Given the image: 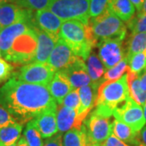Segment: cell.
<instances>
[{"instance_id":"cell-39","label":"cell","mask_w":146,"mask_h":146,"mask_svg":"<svg viewBox=\"0 0 146 146\" xmlns=\"http://www.w3.org/2000/svg\"><path fill=\"white\" fill-rule=\"evenodd\" d=\"M131 3L133 4V6L135 7V8H136L137 12L141 13L142 8H143V5H144V2L145 0H130Z\"/></svg>"},{"instance_id":"cell-12","label":"cell","mask_w":146,"mask_h":146,"mask_svg":"<svg viewBox=\"0 0 146 146\" xmlns=\"http://www.w3.org/2000/svg\"><path fill=\"white\" fill-rule=\"evenodd\" d=\"M34 23L41 29L52 37L54 42L59 39V31L63 25V20L54 14L49 9L39 10L34 13Z\"/></svg>"},{"instance_id":"cell-21","label":"cell","mask_w":146,"mask_h":146,"mask_svg":"<svg viewBox=\"0 0 146 146\" xmlns=\"http://www.w3.org/2000/svg\"><path fill=\"white\" fill-rule=\"evenodd\" d=\"M112 134L120 141L130 145L138 146L141 145L139 137L140 132H136L129 126L116 119L113 120L112 123Z\"/></svg>"},{"instance_id":"cell-30","label":"cell","mask_w":146,"mask_h":146,"mask_svg":"<svg viewBox=\"0 0 146 146\" xmlns=\"http://www.w3.org/2000/svg\"><path fill=\"white\" fill-rule=\"evenodd\" d=\"M112 0H89V18L94 19L104 14L111 7Z\"/></svg>"},{"instance_id":"cell-5","label":"cell","mask_w":146,"mask_h":146,"mask_svg":"<svg viewBox=\"0 0 146 146\" xmlns=\"http://www.w3.org/2000/svg\"><path fill=\"white\" fill-rule=\"evenodd\" d=\"M36 26L28 29L14 41L4 59L14 64H27L33 61L37 44Z\"/></svg>"},{"instance_id":"cell-22","label":"cell","mask_w":146,"mask_h":146,"mask_svg":"<svg viewBox=\"0 0 146 146\" xmlns=\"http://www.w3.org/2000/svg\"><path fill=\"white\" fill-rule=\"evenodd\" d=\"M86 67L92 84L98 89L102 83V80L106 69L98 55L95 52L91 53L86 59Z\"/></svg>"},{"instance_id":"cell-42","label":"cell","mask_w":146,"mask_h":146,"mask_svg":"<svg viewBox=\"0 0 146 146\" xmlns=\"http://www.w3.org/2000/svg\"><path fill=\"white\" fill-rule=\"evenodd\" d=\"M17 146H29V144L27 143V141H25V137H21L19 141H17Z\"/></svg>"},{"instance_id":"cell-33","label":"cell","mask_w":146,"mask_h":146,"mask_svg":"<svg viewBox=\"0 0 146 146\" xmlns=\"http://www.w3.org/2000/svg\"><path fill=\"white\" fill-rule=\"evenodd\" d=\"M50 0H21L20 7L31 11H39L48 9Z\"/></svg>"},{"instance_id":"cell-14","label":"cell","mask_w":146,"mask_h":146,"mask_svg":"<svg viewBox=\"0 0 146 146\" xmlns=\"http://www.w3.org/2000/svg\"><path fill=\"white\" fill-rule=\"evenodd\" d=\"M76 57V55L74 54L71 47L59 38L55 43L47 63L54 68L55 72H60L72 63Z\"/></svg>"},{"instance_id":"cell-38","label":"cell","mask_w":146,"mask_h":146,"mask_svg":"<svg viewBox=\"0 0 146 146\" xmlns=\"http://www.w3.org/2000/svg\"><path fill=\"white\" fill-rule=\"evenodd\" d=\"M102 146H133L130 145L128 144H127L123 141H120L119 139H118L116 136H115L113 134H111L110 136L107 138V140L103 143V145Z\"/></svg>"},{"instance_id":"cell-13","label":"cell","mask_w":146,"mask_h":146,"mask_svg":"<svg viewBox=\"0 0 146 146\" xmlns=\"http://www.w3.org/2000/svg\"><path fill=\"white\" fill-rule=\"evenodd\" d=\"M60 72L69 80L73 89H79L92 83L84 60L78 56L76 57L70 65Z\"/></svg>"},{"instance_id":"cell-44","label":"cell","mask_w":146,"mask_h":146,"mask_svg":"<svg viewBox=\"0 0 146 146\" xmlns=\"http://www.w3.org/2000/svg\"><path fill=\"white\" fill-rule=\"evenodd\" d=\"M143 110H144V115H145V121H146V102L145 105L143 106Z\"/></svg>"},{"instance_id":"cell-49","label":"cell","mask_w":146,"mask_h":146,"mask_svg":"<svg viewBox=\"0 0 146 146\" xmlns=\"http://www.w3.org/2000/svg\"><path fill=\"white\" fill-rule=\"evenodd\" d=\"M138 146H144L143 145H138Z\"/></svg>"},{"instance_id":"cell-7","label":"cell","mask_w":146,"mask_h":146,"mask_svg":"<svg viewBox=\"0 0 146 146\" xmlns=\"http://www.w3.org/2000/svg\"><path fill=\"white\" fill-rule=\"evenodd\" d=\"M111 118L95 113L94 110L84 121L81 129L85 133L89 146H102L112 134Z\"/></svg>"},{"instance_id":"cell-23","label":"cell","mask_w":146,"mask_h":146,"mask_svg":"<svg viewBox=\"0 0 146 146\" xmlns=\"http://www.w3.org/2000/svg\"><path fill=\"white\" fill-rule=\"evenodd\" d=\"M127 76L130 97L136 103L143 106L146 102V92L141 88L140 76L128 69L127 72Z\"/></svg>"},{"instance_id":"cell-36","label":"cell","mask_w":146,"mask_h":146,"mask_svg":"<svg viewBox=\"0 0 146 146\" xmlns=\"http://www.w3.org/2000/svg\"><path fill=\"white\" fill-rule=\"evenodd\" d=\"M19 123L7 110L0 106V127Z\"/></svg>"},{"instance_id":"cell-37","label":"cell","mask_w":146,"mask_h":146,"mask_svg":"<svg viewBox=\"0 0 146 146\" xmlns=\"http://www.w3.org/2000/svg\"><path fill=\"white\" fill-rule=\"evenodd\" d=\"M43 146H63V136L61 133H57L50 138L46 139Z\"/></svg>"},{"instance_id":"cell-29","label":"cell","mask_w":146,"mask_h":146,"mask_svg":"<svg viewBox=\"0 0 146 146\" xmlns=\"http://www.w3.org/2000/svg\"><path fill=\"white\" fill-rule=\"evenodd\" d=\"M24 137L29 146H43V138L38 129L34 119L26 123Z\"/></svg>"},{"instance_id":"cell-43","label":"cell","mask_w":146,"mask_h":146,"mask_svg":"<svg viewBox=\"0 0 146 146\" xmlns=\"http://www.w3.org/2000/svg\"><path fill=\"white\" fill-rule=\"evenodd\" d=\"M145 12H146V0H145V2H144L143 8H142V11H141V13H145Z\"/></svg>"},{"instance_id":"cell-27","label":"cell","mask_w":146,"mask_h":146,"mask_svg":"<svg viewBox=\"0 0 146 146\" xmlns=\"http://www.w3.org/2000/svg\"><path fill=\"white\" fill-rule=\"evenodd\" d=\"M63 146H89L85 133L81 129L72 128L63 136Z\"/></svg>"},{"instance_id":"cell-24","label":"cell","mask_w":146,"mask_h":146,"mask_svg":"<svg viewBox=\"0 0 146 146\" xmlns=\"http://www.w3.org/2000/svg\"><path fill=\"white\" fill-rule=\"evenodd\" d=\"M23 130V124H14L0 127V146H10L16 144L20 139Z\"/></svg>"},{"instance_id":"cell-1","label":"cell","mask_w":146,"mask_h":146,"mask_svg":"<svg viewBox=\"0 0 146 146\" xmlns=\"http://www.w3.org/2000/svg\"><path fill=\"white\" fill-rule=\"evenodd\" d=\"M54 103L57 102L45 85L11 78L0 87V106L22 124L33 119Z\"/></svg>"},{"instance_id":"cell-25","label":"cell","mask_w":146,"mask_h":146,"mask_svg":"<svg viewBox=\"0 0 146 146\" xmlns=\"http://www.w3.org/2000/svg\"><path fill=\"white\" fill-rule=\"evenodd\" d=\"M111 10L124 22H128L136 13V8L130 0H112Z\"/></svg>"},{"instance_id":"cell-2","label":"cell","mask_w":146,"mask_h":146,"mask_svg":"<svg viewBox=\"0 0 146 146\" xmlns=\"http://www.w3.org/2000/svg\"><path fill=\"white\" fill-rule=\"evenodd\" d=\"M59 38L71 47L76 56L84 61L98 43L94 38L89 24L84 25L75 20L63 22L59 31Z\"/></svg>"},{"instance_id":"cell-19","label":"cell","mask_w":146,"mask_h":146,"mask_svg":"<svg viewBox=\"0 0 146 146\" xmlns=\"http://www.w3.org/2000/svg\"><path fill=\"white\" fill-rule=\"evenodd\" d=\"M35 31L37 36V44L36 54L33 62L47 63L56 42L46 33L39 29L36 26L35 28Z\"/></svg>"},{"instance_id":"cell-3","label":"cell","mask_w":146,"mask_h":146,"mask_svg":"<svg viewBox=\"0 0 146 146\" xmlns=\"http://www.w3.org/2000/svg\"><path fill=\"white\" fill-rule=\"evenodd\" d=\"M127 73L110 83H102L98 89L95 106L93 109L98 115L111 118L115 109L129 98Z\"/></svg>"},{"instance_id":"cell-41","label":"cell","mask_w":146,"mask_h":146,"mask_svg":"<svg viewBox=\"0 0 146 146\" xmlns=\"http://www.w3.org/2000/svg\"><path fill=\"white\" fill-rule=\"evenodd\" d=\"M140 85L141 89L146 92V71L140 76Z\"/></svg>"},{"instance_id":"cell-20","label":"cell","mask_w":146,"mask_h":146,"mask_svg":"<svg viewBox=\"0 0 146 146\" xmlns=\"http://www.w3.org/2000/svg\"><path fill=\"white\" fill-rule=\"evenodd\" d=\"M47 87L58 105L62 104L64 98L73 89L71 83L62 72H55Z\"/></svg>"},{"instance_id":"cell-4","label":"cell","mask_w":146,"mask_h":146,"mask_svg":"<svg viewBox=\"0 0 146 146\" xmlns=\"http://www.w3.org/2000/svg\"><path fill=\"white\" fill-rule=\"evenodd\" d=\"M89 25L98 42L107 39L123 40L127 33V27L123 21L115 15L111 7L102 16L91 19Z\"/></svg>"},{"instance_id":"cell-17","label":"cell","mask_w":146,"mask_h":146,"mask_svg":"<svg viewBox=\"0 0 146 146\" xmlns=\"http://www.w3.org/2000/svg\"><path fill=\"white\" fill-rule=\"evenodd\" d=\"M80 106L77 111L79 123L82 125L84 119L94 109L97 99L98 88L92 84L79 89Z\"/></svg>"},{"instance_id":"cell-40","label":"cell","mask_w":146,"mask_h":146,"mask_svg":"<svg viewBox=\"0 0 146 146\" xmlns=\"http://www.w3.org/2000/svg\"><path fill=\"white\" fill-rule=\"evenodd\" d=\"M139 137H140V141H141V145H143L144 146H146V125L140 131Z\"/></svg>"},{"instance_id":"cell-28","label":"cell","mask_w":146,"mask_h":146,"mask_svg":"<svg viewBox=\"0 0 146 146\" xmlns=\"http://www.w3.org/2000/svg\"><path fill=\"white\" fill-rule=\"evenodd\" d=\"M128 69H129V58L125 56V58L123 60H121L117 65H115V67L106 70L103 76L102 83H110L119 80L125 74V72H127Z\"/></svg>"},{"instance_id":"cell-31","label":"cell","mask_w":146,"mask_h":146,"mask_svg":"<svg viewBox=\"0 0 146 146\" xmlns=\"http://www.w3.org/2000/svg\"><path fill=\"white\" fill-rule=\"evenodd\" d=\"M129 69L141 76L146 70V50L133 54L129 58Z\"/></svg>"},{"instance_id":"cell-6","label":"cell","mask_w":146,"mask_h":146,"mask_svg":"<svg viewBox=\"0 0 146 146\" xmlns=\"http://www.w3.org/2000/svg\"><path fill=\"white\" fill-rule=\"evenodd\" d=\"M48 9L64 21L89 24V0H50Z\"/></svg>"},{"instance_id":"cell-26","label":"cell","mask_w":146,"mask_h":146,"mask_svg":"<svg viewBox=\"0 0 146 146\" xmlns=\"http://www.w3.org/2000/svg\"><path fill=\"white\" fill-rule=\"evenodd\" d=\"M146 50V33L131 34L127 42L126 56L130 58L133 54Z\"/></svg>"},{"instance_id":"cell-35","label":"cell","mask_w":146,"mask_h":146,"mask_svg":"<svg viewBox=\"0 0 146 146\" xmlns=\"http://www.w3.org/2000/svg\"><path fill=\"white\" fill-rule=\"evenodd\" d=\"M16 68L3 58H0V84L9 80L13 76Z\"/></svg>"},{"instance_id":"cell-10","label":"cell","mask_w":146,"mask_h":146,"mask_svg":"<svg viewBox=\"0 0 146 146\" xmlns=\"http://www.w3.org/2000/svg\"><path fill=\"white\" fill-rule=\"evenodd\" d=\"M121 39H107L98 42V55L106 70L115 67L126 56V48Z\"/></svg>"},{"instance_id":"cell-8","label":"cell","mask_w":146,"mask_h":146,"mask_svg":"<svg viewBox=\"0 0 146 146\" xmlns=\"http://www.w3.org/2000/svg\"><path fill=\"white\" fill-rule=\"evenodd\" d=\"M55 72V70L48 63L31 62L16 68L12 78L26 83L48 86Z\"/></svg>"},{"instance_id":"cell-45","label":"cell","mask_w":146,"mask_h":146,"mask_svg":"<svg viewBox=\"0 0 146 146\" xmlns=\"http://www.w3.org/2000/svg\"><path fill=\"white\" fill-rule=\"evenodd\" d=\"M5 2H7L6 0H0V5H1L2 3H5Z\"/></svg>"},{"instance_id":"cell-11","label":"cell","mask_w":146,"mask_h":146,"mask_svg":"<svg viewBox=\"0 0 146 146\" xmlns=\"http://www.w3.org/2000/svg\"><path fill=\"white\" fill-rule=\"evenodd\" d=\"M33 11L20 6L5 2L0 5V25L3 28L22 21H33Z\"/></svg>"},{"instance_id":"cell-50","label":"cell","mask_w":146,"mask_h":146,"mask_svg":"<svg viewBox=\"0 0 146 146\" xmlns=\"http://www.w3.org/2000/svg\"><path fill=\"white\" fill-rule=\"evenodd\" d=\"M145 71H146V70H145Z\"/></svg>"},{"instance_id":"cell-16","label":"cell","mask_w":146,"mask_h":146,"mask_svg":"<svg viewBox=\"0 0 146 146\" xmlns=\"http://www.w3.org/2000/svg\"><path fill=\"white\" fill-rule=\"evenodd\" d=\"M57 109L58 104L54 103L34 118L42 138L45 140L56 135L58 131L57 126Z\"/></svg>"},{"instance_id":"cell-48","label":"cell","mask_w":146,"mask_h":146,"mask_svg":"<svg viewBox=\"0 0 146 146\" xmlns=\"http://www.w3.org/2000/svg\"><path fill=\"white\" fill-rule=\"evenodd\" d=\"M0 56H2V54H1V50H0Z\"/></svg>"},{"instance_id":"cell-32","label":"cell","mask_w":146,"mask_h":146,"mask_svg":"<svg viewBox=\"0 0 146 146\" xmlns=\"http://www.w3.org/2000/svg\"><path fill=\"white\" fill-rule=\"evenodd\" d=\"M127 27L131 34L146 33V12L137 13L136 16H133L127 22Z\"/></svg>"},{"instance_id":"cell-18","label":"cell","mask_w":146,"mask_h":146,"mask_svg":"<svg viewBox=\"0 0 146 146\" xmlns=\"http://www.w3.org/2000/svg\"><path fill=\"white\" fill-rule=\"evenodd\" d=\"M57 126L58 133H65L72 128H80L81 124L79 123L77 111L75 110L58 105Z\"/></svg>"},{"instance_id":"cell-46","label":"cell","mask_w":146,"mask_h":146,"mask_svg":"<svg viewBox=\"0 0 146 146\" xmlns=\"http://www.w3.org/2000/svg\"><path fill=\"white\" fill-rule=\"evenodd\" d=\"M3 29V27L1 26V25H0V32L2 31V29Z\"/></svg>"},{"instance_id":"cell-15","label":"cell","mask_w":146,"mask_h":146,"mask_svg":"<svg viewBox=\"0 0 146 146\" xmlns=\"http://www.w3.org/2000/svg\"><path fill=\"white\" fill-rule=\"evenodd\" d=\"M36 26L33 21H22L5 27L0 32V50L3 57L12 46L14 41L21 34Z\"/></svg>"},{"instance_id":"cell-47","label":"cell","mask_w":146,"mask_h":146,"mask_svg":"<svg viewBox=\"0 0 146 146\" xmlns=\"http://www.w3.org/2000/svg\"><path fill=\"white\" fill-rule=\"evenodd\" d=\"M10 146H17V143H16V144H14V145H10Z\"/></svg>"},{"instance_id":"cell-34","label":"cell","mask_w":146,"mask_h":146,"mask_svg":"<svg viewBox=\"0 0 146 146\" xmlns=\"http://www.w3.org/2000/svg\"><path fill=\"white\" fill-rule=\"evenodd\" d=\"M62 105L78 111L80 106V98L79 89H72L64 98Z\"/></svg>"},{"instance_id":"cell-9","label":"cell","mask_w":146,"mask_h":146,"mask_svg":"<svg viewBox=\"0 0 146 146\" xmlns=\"http://www.w3.org/2000/svg\"><path fill=\"white\" fill-rule=\"evenodd\" d=\"M113 116L116 119L129 126L136 132H140L146 125L143 106L136 103L130 96L125 102L115 108Z\"/></svg>"}]
</instances>
